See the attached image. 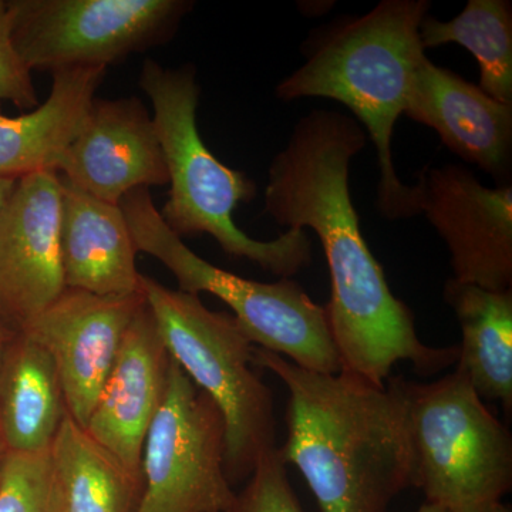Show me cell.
<instances>
[{"instance_id":"obj_1","label":"cell","mask_w":512,"mask_h":512,"mask_svg":"<svg viewBox=\"0 0 512 512\" xmlns=\"http://www.w3.org/2000/svg\"><path fill=\"white\" fill-rule=\"evenodd\" d=\"M366 144L353 117L306 114L269 165L265 212L282 227L318 235L332 286L326 315L342 370L384 386L399 362L412 363L421 376L456 365L458 346L421 342L412 311L393 295L367 247L349 187L350 163Z\"/></svg>"},{"instance_id":"obj_2","label":"cell","mask_w":512,"mask_h":512,"mask_svg":"<svg viewBox=\"0 0 512 512\" xmlns=\"http://www.w3.org/2000/svg\"><path fill=\"white\" fill-rule=\"evenodd\" d=\"M254 365L288 389V437L278 447L322 512H387L413 487V457L399 377L376 386L340 370L319 373L254 348Z\"/></svg>"},{"instance_id":"obj_3","label":"cell","mask_w":512,"mask_h":512,"mask_svg":"<svg viewBox=\"0 0 512 512\" xmlns=\"http://www.w3.org/2000/svg\"><path fill=\"white\" fill-rule=\"evenodd\" d=\"M430 8L429 0H383L366 15L313 30L303 45L305 64L276 86L279 100L322 97L352 111L375 144L377 210L392 221L421 214L419 184L400 181L392 143L413 74L427 56L420 25Z\"/></svg>"},{"instance_id":"obj_4","label":"cell","mask_w":512,"mask_h":512,"mask_svg":"<svg viewBox=\"0 0 512 512\" xmlns=\"http://www.w3.org/2000/svg\"><path fill=\"white\" fill-rule=\"evenodd\" d=\"M138 84L153 104L170 178L168 201L160 211L164 224L181 239L210 235L231 258L248 259L279 278H292L311 264L312 242L305 229L258 241L235 224V210L254 200L256 185L205 146L197 124L201 87L194 64L170 69L147 59Z\"/></svg>"},{"instance_id":"obj_5","label":"cell","mask_w":512,"mask_h":512,"mask_svg":"<svg viewBox=\"0 0 512 512\" xmlns=\"http://www.w3.org/2000/svg\"><path fill=\"white\" fill-rule=\"evenodd\" d=\"M141 289L171 357L224 416L229 483L248 480L276 447L274 397L256 372L254 343L231 313L211 311L198 295L146 275Z\"/></svg>"},{"instance_id":"obj_6","label":"cell","mask_w":512,"mask_h":512,"mask_svg":"<svg viewBox=\"0 0 512 512\" xmlns=\"http://www.w3.org/2000/svg\"><path fill=\"white\" fill-rule=\"evenodd\" d=\"M413 487L448 512H491L512 488V436L454 370L433 383L399 376Z\"/></svg>"},{"instance_id":"obj_7","label":"cell","mask_w":512,"mask_h":512,"mask_svg":"<svg viewBox=\"0 0 512 512\" xmlns=\"http://www.w3.org/2000/svg\"><path fill=\"white\" fill-rule=\"evenodd\" d=\"M120 207L138 252L160 261L175 276L180 291L211 293L227 303L258 348L312 372L342 370L325 306L313 302L301 285L291 278L272 284L252 281L205 261L164 224L148 188L128 192Z\"/></svg>"},{"instance_id":"obj_8","label":"cell","mask_w":512,"mask_h":512,"mask_svg":"<svg viewBox=\"0 0 512 512\" xmlns=\"http://www.w3.org/2000/svg\"><path fill=\"white\" fill-rule=\"evenodd\" d=\"M16 52L33 72L107 69L170 42L190 0H6Z\"/></svg>"},{"instance_id":"obj_9","label":"cell","mask_w":512,"mask_h":512,"mask_svg":"<svg viewBox=\"0 0 512 512\" xmlns=\"http://www.w3.org/2000/svg\"><path fill=\"white\" fill-rule=\"evenodd\" d=\"M224 416L173 359L163 403L144 441L138 512H231Z\"/></svg>"},{"instance_id":"obj_10","label":"cell","mask_w":512,"mask_h":512,"mask_svg":"<svg viewBox=\"0 0 512 512\" xmlns=\"http://www.w3.org/2000/svg\"><path fill=\"white\" fill-rule=\"evenodd\" d=\"M421 214L450 252L453 278L488 291L512 286V187H485L463 165L419 175Z\"/></svg>"},{"instance_id":"obj_11","label":"cell","mask_w":512,"mask_h":512,"mask_svg":"<svg viewBox=\"0 0 512 512\" xmlns=\"http://www.w3.org/2000/svg\"><path fill=\"white\" fill-rule=\"evenodd\" d=\"M60 221L56 171L16 181L0 217V322L12 332L28 328L66 289Z\"/></svg>"},{"instance_id":"obj_12","label":"cell","mask_w":512,"mask_h":512,"mask_svg":"<svg viewBox=\"0 0 512 512\" xmlns=\"http://www.w3.org/2000/svg\"><path fill=\"white\" fill-rule=\"evenodd\" d=\"M147 302L143 289L101 296L64 289L22 330L52 356L62 380L67 413L86 429L131 320Z\"/></svg>"},{"instance_id":"obj_13","label":"cell","mask_w":512,"mask_h":512,"mask_svg":"<svg viewBox=\"0 0 512 512\" xmlns=\"http://www.w3.org/2000/svg\"><path fill=\"white\" fill-rule=\"evenodd\" d=\"M57 174L114 205L137 188L167 185L163 147L146 104L136 96L94 99Z\"/></svg>"},{"instance_id":"obj_14","label":"cell","mask_w":512,"mask_h":512,"mask_svg":"<svg viewBox=\"0 0 512 512\" xmlns=\"http://www.w3.org/2000/svg\"><path fill=\"white\" fill-rule=\"evenodd\" d=\"M171 362L146 302L128 326L86 426L90 436L133 473L143 474L144 441L163 403Z\"/></svg>"},{"instance_id":"obj_15","label":"cell","mask_w":512,"mask_h":512,"mask_svg":"<svg viewBox=\"0 0 512 512\" xmlns=\"http://www.w3.org/2000/svg\"><path fill=\"white\" fill-rule=\"evenodd\" d=\"M403 114L433 128L448 150L490 174L497 185L511 184L512 104L493 99L426 56L413 74Z\"/></svg>"},{"instance_id":"obj_16","label":"cell","mask_w":512,"mask_h":512,"mask_svg":"<svg viewBox=\"0 0 512 512\" xmlns=\"http://www.w3.org/2000/svg\"><path fill=\"white\" fill-rule=\"evenodd\" d=\"M62 181L60 247L66 288L101 296L141 291L138 249L120 205Z\"/></svg>"},{"instance_id":"obj_17","label":"cell","mask_w":512,"mask_h":512,"mask_svg":"<svg viewBox=\"0 0 512 512\" xmlns=\"http://www.w3.org/2000/svg\"><path fill=\"white\" fill-rule=\"evenodd\" d=\"M106 73L107 69L55 73L45 103L22 116L0 113V178L20 180L40 171L57 173Z\"/></svg>"},{"instance_id":"obj_18","label":"cell","mask_w":512,"mask_h":512,"mask_svg":"<svg viewBox=\"0 0 512 512\" xmlns=\"http://www.w3.org/2000/svg\"><path fill=\"white\" fill-rule=\"evenodd\" d=\"M66 416L52 356L28 333L13 332L0 360V439L6 451L47 450Z\"/></svg>"},{"instance_id":"obj_19","label":"cell","mask_w":512,"mask_h":512,"mask_svg":"<svg viewBox=\"0 0 512 512\" xmlns=\"http://www.w3.org/2000/svg\"><path fill=\"white\" fill-rule=\"evenodd\" d=\"M444 301L460 323L457 369L478 396L512 412V289L488 291L454 278L444 285Z\"/></svg>"},{"instance_id":"obj_20","label":"cell","mask_w":512,"mask_h":512,"mask_svg":"<svg viewBox=\"0 0 512 512\" xmlns=\"http://www.w3.org/2000/svg\"><path fill=\"white\" fill-rule=\"evenodd\" d=\"M69 512H138L143 474L133 473L70 414L49 448Z\"/></svg>"},{"instance_id":"obj_21","label":"cell","mask_w":512,"mask_h":512,"mask_svg":"<svg viewBox=\"0 0 512 512\" xmlns=\"http://www.w3.org/2000/svg\"><path fill=\"white\" fill-rule=\"evenodd\" d=\"M424 49L456 43L480 66V87L501 103L512 104V3L468 0L456 18L441 22L427 15L420 25Z\"/></svg>"},{"instance_id":"obj_22","label":"cell","mask_w":512,"mask_h":512,"mask_svg":"<svg viewBox=\"0 0 512 512\" xmlns=\"http://www.w3.org/2000/svg\"><path fill=\"white\" fill-rule=\"evenodd\" d=\"M49 448L6 451L0 468V512H69Z\"/></svg>"},{"instance_id":"obj_23","label":"cell","mask_w":512,"mask_h":512,"mask_svg":"<svg viewBox=\"0 0 512 512\" xmlns=\"http://www.w3.org/2000/svg\"><path fill=\"white\" fill-rule=\"evenodd\" d=\"M231 512H305L289 483L278 447L259 458L244 490L237 494Z\"/></svg>"},{"instance_id":"obj_24","label":"cell","mask_w":512,"mask_h":512,"mask_svg":"<svg viewBox=\"0 0 512 512\" xmlns=\"http://www.w3.org/2000/svg\"><path fill=\"white\" fill-rule=\"evenodd\" d=\"M0 100L26 111L35 110L40 104L32 72L12 43L6 0H0Z\"/></svg>"},{"instance_id":"obj_25","label":"cell","mask_w":512,"mask_h":512,"mask_svg":"<svg viewBox=\"0 0 512 512\" xmlns=\"http://www.w3.org/2000/svg\"><path fill=\"white\" fill-rule=\"evenodd\" d=\"M16 181L12 178H0V217L2 212L5 210L6 204H8L10 195L15 190Z\"/></svg>"},{"instance_id":"obj_26","label":"cell","mask_w":512,"mask_h":512,"mask_svg":"<svg viewBox=\"0 0 512 512\" xmlns=\"http://www.w3.org/2000/svg\"><path fill=\"white\" fill-rule=\"evenodd\" d=\"M12 330L6 328L2 322H0V360H2L3 350H5L6 343L12 338Z\"/></svg>"},{"instance_id":"obj_27","label":"cell","mask_w":512,"mask_h":512,"mask_svg":"<svg viewBox=\"0 0 512 512\" xmlns=\"http://www.w3.org/2000/svg\"><path fill=\"white\" fill-rule=\"evenodd\" d=\"M417 512H448V511L444 510L443 507H439V505L426 503V504L421 505V507L419 508V511H417Z\"/></svg>"},{"instance_id":"obj_28","label":"cell","mask_w":512,"mask_h":512,"mask_svg":"<svg viewBox=\"0 0 512 512\" xmlns=\"http://www.w3.org/2000/svg\"><path fill=\"white\" fill-rule=\"evenodd\" d=\"M491 512H512L510 505H505L504 503L495 505Z\"/></svg>"},{"instance_id":"obj_29","label":"cell","mask_w":512,"mask_h":512,"mask_svg":"<svg viewBox=\"0 0 512 512\" xmlns=\"http://www.w3.org/2000/svg\"><path fill=\"white\" fill-rule=\"evenodd\" d=\"M6 448L3 446V441L0 439V468H2L3 460H5Z\"/></svg>"}]
</instances>
